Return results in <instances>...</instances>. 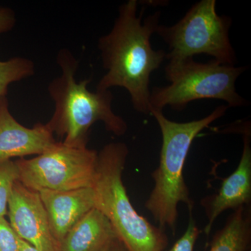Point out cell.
I'll return each mask as SVG.
<instances>
[{
    "label": "cell",
    "instance_id": "obj_20",
    "mask_svg": "<svg viewBox=\"0 0 251 251\" xmlns=\"http://www.w3.org/2000/svg\"><path fill=\"white\" fill-rule=\"evenodd\" d=\"M19 251H39L36 248L28 244L19 237Z\"/></svg>",
    "mask_w": 251,
    "mask_h": 251
},
{
    "label": "cell",
    "instance_id": "obj_9",
    "mask_svg": "<svg viewBox=\"0 0 251 251\" xmlns=\"http://www.w3.org/2000/svg\"><path fill=\"white\" fill-rule=\"evenodd\" d=\"M57 143L48 124L21 125L10 112L6 97L0 99V163L15 157L40 155Z\"/></svg>",
    "mask_w": 251,
    "mask_h": 251
},
{
    "label": "cell",
    "instance_id": "obj_17",
    "mask_svg": "<svg viewBox=\"0 0 251 251\" xmlns=\"http://www.w3.org/2000/svg\"><path fill=\"white\" fill-rule=\"evenodd\" d=\"M190 221L185 233L170 250L163 251H193L195 244L200 234V231L195 224V221H193L191 211H190Z\"/></svg>",
    "mask_w": 251,
    "mask_h": 251
},
{
    "label": "cell",
    "instance_id": "obj_2",
    "mask_svg": "<svg viewBox=\"0 0 251 251\" xmlns=\"http://www.w3.org/2000/svg\"><path fill=\"white\" fill-rule=\"evenodd\" d=\"M61 74L48 86V92L54 103V111L48 122L50 129L62 143L69 146H87L91 127L103 122L105 129L113 134L125 135L126 122L113 112L114 96L110 90H88L91 79L77 82L79 62L67 49L57 54Z\"/></svg>",
    "mask_w": 251,
    "mask_h": 251
},
{
    "label": "cell",
    "instance_id": "obj_19",
    "mask_svg": "<svg viewBox=\"0 0 251 251\" xmlns=\"http://www.w3.org/2000/svg\"><path fill=\"white\" fill-rule=\"evenodd\" d=\"M103 251H126V250L119 239H116Z\"/></svg>",
    "mask_w": 251,
    "mask_h": 251
},
{
    "label": "cell",
    "instance_id": "obj_6",
    "mask_svg": "<svg viewBox=\"0 0 251 251\" xmlns=\"http://www.w3.org/2000/svg\"><path fill=\"white\" fill-rule=\"evenodd\" d=\"M216 6V0H201L176 24L158 25L156 33L170 49L166 59L177 62L204 54L221 64L234 65L237 57L229 38L232 19L219 16Z\"/></svg>",
    "mask_w": 251,
    "mask_h": 251
},
{
    "label": "cell",
    "instance_id": "obj_1",
    "mask_svg": "<svg viewBox=\"0 0 251 251\" xmlns=\"http://www.w3.org/2000/svg\"><path fill=\"white\" fill-rule=\"evenodd\" d=\"M137 0L120 6L111 30L98 41L103 67L106 71L97 90L122 87L129 94L133 108L150 114V76L166 59L163 50H155L151 37L159 25L161 12L150 15L143 21V10L138 14Z\"/></svg>",
    "mask_w": 251,
    "mask_h": 251
},
{
    "label": "cell",
    "instance_id": "obj_18",
    "mask_svg": "<svg viewBox=\"0 0 251 251\" xmlns=\"http://www.w3.org/2000/svg\"><path fill=\"white\" fill-rule=\"evenodd\" d=\"M16 23L14 10L7 7L0 8V34L12 30Z\"/></svg>",
    "mask_w": 251,
    "mask_h": 251
},
{
    "label": "cell",
    "instance_id": "obj_15",
    "mask_svg": "<svg viewBox=\"0 0 251 251\" xmlns=\"http://www.w3.org/2000/svg\"><path fill=\"white\" fill-rule=\"evenodd\" d=\"M19 181V169L11 160L0 163V218L7 214L8 204L15 183Z\"/></svg>",
    "mask_w": 251,
    "mask_h": 251
},
{
    "label": "cell",
    "instance_id": "obj_16",
    "mask_svg": "<svg viewBox=\"0 0 251 251\" xmlns=\"http://www.w3.org/2000/svg\"><path fill=\"white\" fill-rule=\"evenodd\" d=\"M0 251H19V237L5 218H0Z\"/></svg>",
    "mask_w": 251,
    "mask_h": 251
},
{
    "label": "cell",
    "instance_id": "obj_8",
    "mask_svg": "<svg viewBox=\"0 0 251 251\" xmlns=\"http://www.w3.org/2000/svg\"><path fill=\"white\" fill-rule=\"evenodd\" d=\"M9 224L16 234L39 251H60L37 191L15 183L8 204Z\"/></svg>",
    "mask_w": 251,
    "mask_h": 251
},
{
    "label": "cell",
    "instance_id": "obj_13",
    "mask_svg": "<svg viewBox=\"0 0 251 251\" xmlns=\"http://www.w3.org/2000/svg\"><path fill=\"white\" fill-rule=\"evenodd\" d=\"M251 238V216L244 206H239L214 236L210 251H248Z\"/></svg>",
    "mask_w": 251,
    "mask_h": 251
},
{
    "label": "cell",
    "instance_id": "obj_11",
    "mask_svg": "<svg viewBox=\"0 0 251 251\" xmlns=\"http://www.w3.org/2000/svg\"><path fill=\"white\" fill-rule=\"evenodd\" d=\"M251 199V149L250 135H244V148L237 169L223 181L219 193L207 207L208 224L204 232L210 233L216 219L224 211L249 204Z\"/></svg>",
    "mask_w": 251,
    "mask_h": 251
},
{
    "label": "cell",
    "instance_id": "obj_14",
    "mask_svg": "<svg viewBox=\"0 0 251 251\" xmlns=\"http://www.w3.org/2000/svg\"><path fill=\"white\" fill-rule=\"evenodd\" d=\"M35 64L25 57H13L7 61H0V99L6 97L11 84L32 76Z\"/></svg>",
    "mask_w": 251,
    "mask_h": 251
},
{
    "label": "cell",
    "instance_id": "obj_7",
    "mask_svg": "<svg viewBox=\"0 0 251 251\" xmlns=\"http://www.w3.org/2000/svg\"><path fill=\"white\" fill-rule=\"evenodd\" d=\"M19 181L39 191H68L93 188L98 153L87 146L73 147L62 142L31 159L16 161Z\"/></svg>",
    "mask_w": 251,
    "mask_h": 251
},
{
    "label": "cell",
    "instance_id": "obj_5",
    "mask_svg": "<svg viewBox=\"0 0 251 251\" xmlns=\"http://www.w3.org/2000/svg\"><path fill=\"white\" fill-rule=\"evenodd\" d=\"M246 67L226 65L213 60L195 62L193 58L168 63L165 76L171 83L155 87L150 93V111L165 107L181 111L188 103L201 99H219L228 108L244 106L247 100L236 90L235 82Z\"/></svg>",
    "mask_w": 251,
    "mask_h": 251
},
{
    "label": "cell",
    "instance_id": "obj_12",
    "mask_svg": "<svg viewBox=\"0 0 251 251\" xmlns=\"http://www.w3.org/2000/svg\"><path fill=\"white\" fill-rule=\"evenodd\" d=\"M116 239L109 220L95 207L69 231L61 242L60 251H103Z\"/></svg>",
    "mask_w": 251,
    "mask_h": 251
},
{
    "label": "cell",
    "instance_id": "obj_3",
    "mask_svg": "<svg viewBox=\"0 0 251 251\" xmlns=\"http://www.w3.org/2000/svg\"><path fill=\"white\" fill-rule=\"evenodd\" d=\"M227 108V105H221L204 118L185 123L168 120L161 110L150 111L161 129L162 147L159 165L152 173L154 186L145 206L161 228L168 227L174 232L180 202L192 211L193 202L183 175L185 161L195 138L224 116Z\"/></svg>",
    "mask_w": 251,
    "mask_h": 251
},
{
    "label": "cell",
    "instance_id": "obj_4",
    "mask_svg": "<svg viewBox=\"0 0 251 251\" xmlns=\"http://www.w3.org/2000/svg\"><path fill=\"white\" fill-rule=\"evenodd\" d=\"M128 154L123 143H109L98 153L95 207L106 216L126 251H164L168 244L164 229L138 214L124 186L122 173Z\"/></svg>",
    "mask_w": 251,
    "mask_h": 251
},
{
    "label": "cell",
    "instance_id": "obj_10",
    "mask_svg": "<svg viewBox=\"0 0 251 251\" xmlns=\"http://www.w3.org/2000/svg\"><path fill=\"white\" fill-rule=\"evenodd\" d=\"M47 213L51 232L60 245L69 231L87 213L95 208L93 188L68 191H39Z\"/></svg>",
    "mask_w": 251,
    "mask_h": 251
}]
</instances>
